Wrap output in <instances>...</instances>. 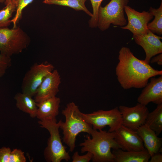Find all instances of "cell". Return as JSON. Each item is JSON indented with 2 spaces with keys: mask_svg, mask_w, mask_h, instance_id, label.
Here are the masks:
<instances>
[{
  "mask_svg": "<svg viewBox=\"0 0 162 162\" xmlns=\"http://www.w3.org/2000/svg\"><path fill=\"white\" fill-rule=\"evenodd\" d=\"M119 62L116 68L117 79L124 89L143 88L151 77L162 75V70L152 68L144 60L136 58L128 47L119 52Z\"/></svg>",
  "mask_w": 162,
  "mask_h": 162,
  "instance_id": "1",
  "label": "cell"
},
{
  "mask_svg": "<svg viewBox=\"0 0 162 162\" xmlns=\"http://www.w3.org/2000/svg\"><path fill=\"white\" fill-rule=\"evenodd\" d=\"M89 135L86 136L83 142L79 145L82 147L81 152H89L92 155L93 162H115V156L111 152L120 148L115 140V131L107 132L102 130L93 129Z\"/></svg>",
  "mask_w": 162,
  "mask_h": 162,
  "instance_id": "2",
  "label": "cell"
},
{
  "mask_svg": "<svg viewBox=\"0 0 162 162\" xmlns=\"http://www.w3.org/2000/svg\"><path fill=\"white\" fill-rule=\"evenodd\" d=\"M78 106L74 102L68 103L62 110V114L65 118L63 122L60 120V128L63 131L62 140L73 152L76 147L75 142L77 135L80 133H87L90 135L93 128L80 115Z\"/></svg>",
  "mask_w": 162,
  "mask_h": 162,
  "instance_id": "3",
  "label": "cell"
},
{
  "mask_svg": "<svg viewBox=\"0 0 162 162\" xmlns=\"http://www.w3.org/2000/svg\"><path fill=\"white\" fill-rule=\"evenodd\" d=\"M38 123L41 128L47 130L50 134L47 146L44 152L46 161L49 162H60L63 160L68 161L70 159L66 147L63 145L59 134L60 120L57 122L56 119H45L39 120Z\"/></svg>",
  "mask_w": 162,
  "mask_h": 162,
  "instance_id": "4",
  "label": "cell"
},
{
  "mask_svg": "<svg viewBox=\"0 0 162 162\" xmlns=\"http://www.w3.org/2000/svg\"><path fill=\"white\" fill-rule=\"evenodd\" d=\"M129 0H111L105 6L98 10L97 27L102 31L108 29L111 24L121 27L127 24L124 8Z\"/></svg>",
  "mask_w": 162,
  "mask_h": 162,
  "instance_id": "5",
  "label": "cell"
},
{
  "mask_svg": "<svg viewBox=\"0 0 162 162\" xmlns=\"http://www.w3.org/2000/svg\"><path fill=\"white\" fill-rule=\"evenodd\" d=\"M30 42L28 35L18 27L0 28V53L10 57L26 48Z\"/></svg>",
  "mask_w": 162,
  "mask_h": 162,
  "instance_id": "6",
  "label": "cell"
},
{
  "mask_svg": "<svg viewBox=\"0 0 162 162\" xmlns=\"http://www.w3.org/2000/svg\"><path fill=\"white\" fill-rule=\"evenodd\" d=\"M80 115L94 130H102L109 126V132L115 131L122 124V118L118 107L108 110H99L88 114L80 112Z\"/></svg>",
  "mask_w": 162,
  "mask_h": 162,
  "instance_id": "7",
  "label": "cell"
},
{
  "mask_svg": "<svg viewBox=\"0 0 162 162\" xmlns=\"http://www.w3.org/2000/svg\"><path fill=\"white\" fill-rule=\"evenodd\" d=\"M54 68V66L50 64H34L23 78L21 87L22 92L32 97L34 96L44 78Z\"/></svg>",
  "mask_w": 162,
  "mask_h": 162,
  "instance_id": "8",
  "label": "cell"
},
{
  "mask_svg": "<svg viewBox=\"0 0 162 162\" xmlns=\"http://www.w3.org/2000/svg\"><path fill=\"white\" fill-rule=\"evenodd\" d=\"M122 118V124L136 131L145 124L149 112L146 105L137 103L133 107L120 105L118 107Z\"/></svg>",
  "mask_w": 162,
  "mask_h": 162,
  "instance_id": "9",
  "label": "cell"
},
{
  "mask_svg": "<svg viewBox=\"0 0 162 162\" xmlns=\"http://www.w3.org/2000/svg\"><path fill=\"white\" fill-rule=\"evenodd\" d=\"M124 11L128 22L125 26L121 27L122 28L129 30L133 35L145 34L148 32V24L153 17L149 12H139L128 5L125 7Z\"/></svg>",
  "mask_w": 162,
  "mask_h": 162,
  "instance_id": "10",
  "label": "cell"
},
{
  "mask_svg": "<svg viewBox=\"0 0 162 162\" xmlns=\"http://www.w3.org/2000/svg\"><path fill=\"white\" fill-rule=\"evenodd\" d=\"M115 131V140L122 150L139 151L146 149L142 140L136 131L122 124Z\"/></svg>",
  "mask_w": 162,
  "mask_h": 162,
  "instance_id": "11",
  "label": "cell"
},
{
  "mask_svg": "<svg viewBox=\"0 0 162 162\" xmlns=\"http://www.w3.org/2000/svg\"><path fill=\"white\" fill-rule=\"evenodd\" d=\"M136 43L141 46L146 53L144 60L149 64L153 56L162 53V37L155 35L149 30L145 34L133 35Z\"/></svg>",
  "mask_w": 162,
  "mask_h": 162,
  "instance_id": "12",
  "label": "cell"
},
{
  "mask_svg": "<svg viewBox=\"0 0 162 162\" xmlns=\"http://www.w3.org/2000/svg\"><path fill=\"white\" fill-rule=\"evenodd\" d=\"M61 78L56 70H54L44 78L35 95L34 100L39 103L56 96L59 91Z\"/></svg>",
  "mask_w": 162,
  "mask_h": 162,
  "instance_id": "13",
  "label": "cell"
},
{
  "mask_svg": "<svg viewBox=\"0 0 162 162\" xmlns=\"http://www.w3.org/2000/svg\"><path fill=\"white\" fill-rule=\"evenodd\" d=\"M150 81L143 88L137 99L138 103L145 105L152 102L162 103V75L150 78Z\"/></svg>",
  "mask_w": 162,
  "mask_h": 162,
  "instance_id": "14",
  "label": "cell"
},
{
  "mask_svg": "<svg viewBox=\"0 0 162 162\" xmlns=\"http://www.w3.org/2000/svg\"><path fill=\"white\" fill-rule=\"evenodd\" d=\"M142 140L144 147L150 156L162 150V139L145 124L136 131Z\"/></svg>",
  "mask_w": 162,
  "mask_h": 162,
  "instance_id": "15",
  "label": "cell"
},
{
  "mask_svg": "<svg viewBox=\"0 0 162 162\" xmlns=\"http://www.w3.org/2000/svg\"><path fill=\"white\" fill-rule=\"evenodd\" d=\"M60 99L56 96L39 103H37L36 117L41 120L56 119L59 113Z\"/></svg>",
  "mask_w": 162,
  "mask_h": 162,
  "instance_id": "16",
  "label": "cell"
},
{
  "mask_svg": "<svg viewBox=\"0 0 162 162\" xmlns=\"http://www.w3.org/2000/svg\"><path fill=\"white\" fill-rule=\"evenodd\" d=\"M115 162H148L150 155L145 149L139 151H125L120 148L113 150Z\"/></svg>",
  "mask_w": 162,
  "mask_h": 162,
  "instance_id": "17",
  "label": "cell"
},
{
  "mask_svg": "<svg viewBox=\"0 0 162 162\" xmlns=\"http://www.w3.org/2000/svg\"><path fill=\"white\" fill-rule=\"evenodd\" d=\"M32 97L25 93H17L14 98L16 107L21 111L28 114L30 116L36 117L37 110V102Z\"/></svg>",
  "mask_w": 162,
  "mask_h": 162,
  "instance_id": "18",
  "label": "cell"
},
{
  "mask_svg": "<svg viewBox=\"0 0 162 162\" xmlns=\"http://www.w3.org/2000/svg\"><path fill=\"white\" fill-rule=\"evenodd\" d=\"M157 105L154 110L148 113L145 124L158 136L162 131V103Z\"/></svg>",
  "mask_w": 162,
  "mask_h": 162,
  "instance_id": "19",
  "label": "cell"
},
{
  "mask_svg": "<svg viewBox=\"0 0 162 162\" xmlns=\"http://www.w3.org/2000/svg\"><path fill=\"white\" fill-rule=\"evenodd\" d=\"M87 0H44L43 3L68 6L76 10H82L92 17L93 14L86 7L85 2Z\"/></svg>",
  "mask_w": 162,
  "mask_h": 162,
  "instance_id": "20",
  "label": "cell"
},
{
  "mask_svg": "<svg viewBox=\"0 0 162 162\" xmlns=\"http://www.w3.org/2000/svg\"><path fill=\"white\" fill-rule=\"evenodd\" d=\"M149 12L154 16V20L148 23L147 28L153 33L159 35L162 34V2L161 1L159 7L155 9L151 7Z\"/></svg>",
  "mask_w": 162,
  "mask_h": 162,
  "instance_id": "21",
  "label": "cell"
},
{
  "mask_svg": "<svg viewBox=\"0 0 162 162\" xmlns=\"http://www.w3.org/2000/svg\"><path fill=\"white\" fill-rule=\"evenodd\" d=\"M16 11L14 2H11L0 10V28L8 27L11 22L10 20L13 13Z\"/></svg>",
  "mask_w": 162,
  "mask_h": 162,
  "instance_id": "22",
  "label": "cell"
},
{
  "mask_svg": "<svg viewBox=\"0 0 162 162\" xmlns=\"http://www.w3.org/2000/svg\"><path fill=\"white\" fill-rule=\"evenodd\" d=\"M16 6V13L14 18L11 20L13 24V28L16 27V24L22 16V11L24 8L34 0H12Z\"/></svg>",
  "mask_w": 162,
  "mask_h": 162,
  "instance_id": "23",
  "label": "cell"
},
{
  "mask_svg": "<svg viewBox=\"0 0 162 162\" xmlns=\"http://www.w3.org/2000/svg\"><path fill=\"white\" fill-rule=\"evenodd\" d=\"M103 0H90L93 9V15L89 21L90 27H97L99 8Z\"/></svg>",
  "mask_w": 162,
  "mask_h": 162,
  "instance_id": "24",
  "label": "cell"
},
{
  "mask_svg": "<svg viewBox=\"0 0 162 162\" xmlns=\"http://www.w3.org/2000/svg\"><path fill=\"white\" fill-rule=\"evenodd\" d=\"M11 63L10 57L0 53V79L5 74Z\"/></svg>",
  "mask_w": 162,
  "mask_h": 162,
  "instance_id": "25",
  "label": "cell"
},
{
  "mask_svg": "<svg viewBox=\"0 0 162 162\" xmlns=\"http://www.w3.org/2000/svg\"><path fill=\"white\" fill-rule=\"evenodd\" d=\"M26 159L24 153L21 150L14 149L11 151L9 162H26Z\"/></svg>",
  "mask_w": 162,
  "mask_h": 162,
  "instance_id": "26",
  "label": "cell"
},
{
  "mask_svg": "<svg viewBox=\"0 0 162 162\" xmlns=\"http://www.w3.org/2000/svg\"><path fill=\"white\" fill-rule=\"evenodd\" d=\"M92 155L87 152L86 154L82 155H79L78 152H75L72 157V162H89L92 160Z\"/></svg>",
  "mask_w": 162,
  "mask_h": 162,
  "instance_id": "27",
  "label": "cell"
},
{
  "mask_svg": "<svg viewBox=\"0 0 162 162\" xmlns=\"http://www.w3.org/2000/svg\"><path fill=\"white\" fill-rule=\"evenodd\" d=\"M11 151L8 147H3L0 148V162H9Z\"/></svg>",
  "mask_w": 162,
  "mask_h": 162,
  "instance_id": "28",
  "label": "cell"
},
{
  "mask_svg": "<svg viewBox=\"0 0 162 162\" xmlns=\"http://www.w3.org/2000/svg\"><path fill=\"white\" fill-rule=\"evenodd\" d=\"M149 162H162V154L160 152L154 153L150 156V158L149 161Z\"/></svg>",
  "mask_w": 162,
  "mask_h": 162,
  "instance_id": "29",
  "label": "cell"
},
{
  "mask_svg": "<svg viewBox=\"0 0 162 162\" xmlns=\"http://www.w3.org/2000/svg\"><path fill=\"white\" fill-rule=\"evenodd\" d=\"M153 57L150 60V62L152 63H156L160 65H162V54H159L156 56Z\"/></svg>",
  "mask_w": 162,
  "mask_h": 162,
  "instance_id": "30",
  "label": "cell"
},
{
  "mask_svg": "<svg viewBox=\"0 0 162 162\" xmlns=\"http://www.w3.org/2000/svg\"><path fill=\"white\" fill-rule=\"evenodd\" d=\"M11 1L12 0H5L4 2L5 5H6L9 4L11 2Z\"/></svg>",
  "mask_w": 162,
  "mask_h": 162,
  "instance_id": "31",
  "label": "cell"
},
{
  "mask_svg": "<svg viewBox=\"0 0 162 162\" xmlns=\"http://www.w3.org/2000/svg\"><path fill=\"white\" fill-rule=\"evenodd\" d=\"M5 0H0V3H3V2H5Z\"/></svg>",
  "mask_w": 162,
  "mask_h": 162,
  "instance_id": "32",
  "label": "cell"
},
{
  "mask_svg": "<svg viewBox=\"0 0 162 162\" xmlns=\"http://www.w3.org/2000/svg\"></svg>",
  "mask_w": 162,
  "mask_h": 162,
  "instance_id": "33",
  "label": "cell"
}]
</instances>
